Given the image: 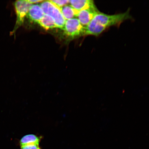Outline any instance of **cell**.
<instances>
[{
  "mask_svg": "<svg viewBox=\"0 0 149 149\" xmlns=\"http://www.w3.org/2000/svg\"><path fill=\"white\" fill-rule=\"evenodd\" d=\"M130 14V11L122 13L109 15L99 11L92 20L100 26L104 31L111 26H120L126 20L132 19Z\"/></svg>",
  "mask_w": 149,
  "mask_h": 149,
  "instance_id": "cell-1",
  "label": "cell"
},
{
  "mask_svg": "<svg viewBox=\"0 0 149 149\" xmlns=\"http://www.w3.org/2000/svg\"><path fill=\"white\" fill-rule=\"evenodd\" d=\"M45 14L49 15L53 18L58 28L63 29L66 20L60 9L49 1H44L40 5Z\"/></svg>",
  "mask_w": 149,
  "mask_h": 149,
  "instance_id": "cell-2",
  "label": "cell"
},
{
  "mask_svg": "<svg viewBox=\"0 0 149 149\" xmlns=\"http://www.w3.org/2000/svg\"><path fill=\"white\" fill-rule=\"evenodd\" d=\"M14 5L16 15L15 24L11 34L14 35L21 26L23 25L30 8L32 4L27 0H21L15 1Z\"/></svg>",
  "mask_w": 149,
  "mask_h": 149,
  "instance_id": "cell-3",
  "label": "cell"
},
{
  "mask_svg": "<svg viewBox=\"0 0 149 149\" xmlns=\"http://www.w3.org/2000/svg\"><path fill=\"white\" fill-rule=\"evenodd\" d=\"M85 29L77 18L66 20L63 29L64 34L71 38L84 36Z\"/></svg>",
  "mask_w": 149,
  "mask_h": 149,
  "instance_id": "cell-4",
  "label": "cell"
},
{
  "mask_svg": "<svg viewBox=\"0 0 149 149\" xmlns=\"http://www.w3.org/2000/svg\"><path fill=\"white\" fill-rule=\"evenodd\" d=\"M99 11L96 7L79 11L77 16L80 23L85 27L90 23Z\"/></svg>",
  "mask_w": 149,
  "mask_h": 149,
  "instance_id": "cell-5",
  "label": "cell"
},
{
  "mask_svg": "<svg viewBox=\"0 0 149 149\" xmlns=\"http://www.w3.org/2000/svg\"><path fill=\"white\" fill-rule=\"evenodd\" d=\"M44 15L40 5L33 4L30 8L26 17L30 21L38 23Z\"/></svg>",
  "mask_w": 149,
  "mask_h": 149,
  "instance_id": "cell-6",
  "label": "cell"
},
{
  "mask_svg": "<svg viewBox=\"0 0 149 149\" xmlns=\"http://www.w3.org/2000/svg\"><path fill=\"white\" fill-rule=\"evenodd\" d=\"M71 6L78 11L95 7L94 1L92 0H74L70 1Z\"/></svg>",
  "mask_w": 149,
  "mask_h": 149,
  "instance_id": "cell-7",
  "label": "cell"
},
{
  "mask_svg": "<svg viewBox=\"0 0 149 149\" xmlns=\"http://www.w3.org/2000/svg\"><path fill=\"white\" fill-rule=\"evenodd\" d=\"M60 9L65 20L77 18L79 11L75 10L70 5L65 6Z\"/></svg>",
  "mask_w": 149,
  "mask_h": 149,
  "instance_id": "cell-8",
  "label": "cell"
},
{
  "mask_svg": "<svg viewBox=\"0 0 149 149\" xmlns=\"http://www.w3.org/2000/svg\"><path fill=\"white\" fill-rule=\"evenodd\" d=\"M38 24L46 30L57 28L53 18L48 15L45 14Z\"/></svg>",
  "mask_w": 149,
  "mask_h": 149,
  "instance_id": "cell-9",
  "label": "cell"
},
{
  "mask_svg": "<svg viewBox=\"0 0 149 149\" xmlns=\"http://www.w3.org/2000/svg\"><path fill=\"white\" fill-rule=\"evenodd\" d=\"M41 139V137L38 136L30 134L22 137L20 139L19 143L21 146L31 144H39Z\"/></svg>",
  "mask_w": 149,
  "mask_h": 149,
  "instance_id": "cell-10",
  "label": "cell"
},
{
  "mask_svg": "<svg viewBox=\"0 0 149 149\" xmlns=\"http://www.w3.org/2000/svg\"><path fill=\"white\" fill-rule=\"evenodd\" d=\"M49 1L59 9L65 6L68 5V3H70V1H68V0H65V1H64V0H63V1L52 0V1Z\"/></svg>",
  "mask_w": 149,
  "mask_h": 149,
  "instance_id": "cell-11",
  "label": "cell"
},
{
  "mask_svg": "<svg viewBox=\"0 0 149 149\" xmlns=\"http://www.w3.org/2000/svg\"><path fill=\"white\" fill-rule=\"evenodd\" d=\"M20 149H42L39 144H31L21 146Z\"/></svg>",
  "mask_w": 149,
  "mask_h": 149,
  "instance_id": "cell-12",
  "label": "cell"
},
{
  "mask_svg": "<svg viewBox=\"0 0 149 149\" xmlns=\"http://www.w3.org/2000/svg\"><path fill=\"white\" fill-rule=\"evenodd\" d=\"M27 1L29 3L32 5L33 4H36V3H41L44 1H42V0H27Z\"/></svg>",
  "mask_w": 149,
  "mask_h": 149,
  "instance_id": "cell-13",
  "label": "cell"
}]
</instances>
